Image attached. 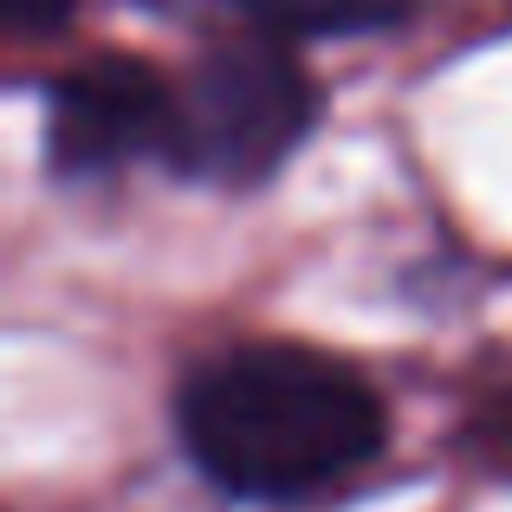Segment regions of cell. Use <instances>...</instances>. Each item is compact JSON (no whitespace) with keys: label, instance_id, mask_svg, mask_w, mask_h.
<instances>
[{"label":"cell","instance_id":"3","mask_svg":"<svg viewBox=\"0 0 512 512\" xmlns=\"http://www.w3.org/2000/svg\"><path fill=\"white\" fill-rule=\"evenodd\" d=\"M182 85L130 52H104L46 85V163L59 175H111L175 150Z\"/></svg>","mask_w":512,"mask_h":512},{"label":"cell","instance_id":"4","mask_svg":"<svg viewBox=\"0 0 512 512\" xmlns=\"http://www.w3.org/2000/svg\"><path fill=\"white\" fill-rule=\"evenodd\" d=\"M253 20L292 39H331V33H376L396 26L415 0H247Z\"/></svg>","mask_w":512,"mask_h":512},{"label":"cell","instance_id":"5","mask_svg":"<svg viewBox=\"0 0 512 512\" xmlns=\"http://www.w3.org/2000/svg\"><path fill=\"white\" fill-rule=\"evenodd\" d=\"M0 20L13 39H46L72 20V0H0Z\"/></svg>","mask_w":512,"mask_h":512},{"label":"cell","instance_id":"1","mask_svg":"<svg viewBox=\"0 0 512 512\" xmlns=\"http://www.w3.org/2000/svg\"><path fill=\"white\" fill-rule=\"evenodd\" d=\"M175 428L221 493L286 506L376 461L389 415L376 389L325 350L240 344L182 383Z\"/></svg>","mask_w":512,"mask_h":512},{"label":"cell","instance_id":"2","mask_svg":"<svg viewBox=\"0 0 512 512\" xmlns=\"http://www.w3.org/2000/svg\"><path fill=\"white\" fill-rule=\"evenodd\" d=\"M318 117V85L305 65L266 33L221 39L182 78V117H175L169 163L195 182L253 188L266 182Z\"/></svg>","mask_w":512,"mask_h":512}]
</instances>
